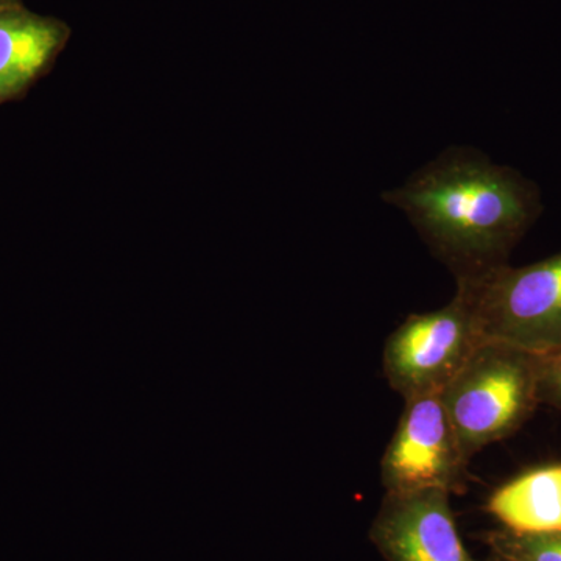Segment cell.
I'll use <instances>...</instances> for the list:
<instances>
[{
    "mask_svg": "<svg viewBox=\"0 0 561 561\" xmlns=\"http://www.w3.org/2000/svg\"><path fill=\"white\" fill-rule=\"evenodd\" d=\"M482 342L545 357L561 351V251L512 267L501 264L457 279Z\"/></svg>",
    "mask_w": 561,
    "mask_h": 561,
    "instance_id": "2",
    "label": "cell"
},
{
    "mask_svg": "<svg viewBox=\"0 0 561 561\" xmlns=\"http://www.w3.org/2000/svg\"><path fill=\"white\" fill-rule=\"evenodd\" d=\"M504 529L522 534L561 531V465L535 468L504 483L486 502Z\"/></svg>",
    "mask_w": 561,
    "mask_h": 561,
    "instance_id": "8",
    "label": "cell"
},
{
    "mask_svg": "<svg viewBox=\"0 0 561 561\" xmlns=\"http://www.w3.org/2000/svg\"><path fill=\"white\" fill-rule=\"evenodd\" d=\"M440 397L471 459L485 446L515 434L540 405L538 357L482 342Z\"/></svg>",
    "mask_w": 561,
    "mask_h": 561,
    "instance_id": "3",
    "label": "cell"
},
{
    "mask_svg": "<svg viewBox=\"0 0 561 561\" xmlns=\"http://www.w3.org/2000/svg\"><path fill=\"white\" fill-rule=\"evenodd\" d=\"M485 561H507L504 559H501V557L494 556V553H491L490 559Z\"/></svg>",
    "mask_w": 561,
    "mask_h": 561,
    "instance_id": "12",
    "label": "cell"
},
{
    "mask_svg": "<svg viewBox=\"0 0 561 561\" xmlns=\"http://www.w3.org/2000/svg\"><path fill=\"white\" fill-rule=\"evenodd\" d=\"M538 394L540 404L561 409V351L538 357Z\"/></svg>",
    "mask_w": 561,
    "mask_h": 561,
    "instance_id": "10",
    "label": "cell"
},
{
    "mask_svg": "<svg viewBox=\"0 0 561 561\" xmlns=\"http://www.w3.org/2000/svg\"><path fill=\"white\" fill-rule=\"evenodd\" d=\"M476 321L459 295L437 311L412 313L383 346V373L405 400L442 393L481 345Z\"/></svg>",
    "mask_w": 561,
    "mask_h": 561,
    "instance_id": "4",
    "label": "cell"
},
{
    "mask_svg": "<svg viewBox=\"0 0 561 561\" xmlns=\"http://www.w3.org/2000/svg\"><path fill=\"white\" fill-rule=\"evenodd\" d=\"M382 201L402 210L456 279L507 264L541 214L537 184L470 147H451Z\"/></svg>",
    "mask_w": 561,
    "mask_h": 561,
    "instance_id": "1",
    "label": "cell"
},
{
    "mask_svg": "<svg viewBox=\"0 0 561 561\" xmlns=\"http://www.w3.org/2000/svg\"><path fill=\"white\" fill-rule=\"evenodd\" d=\"M470 457L459 437L440 393L404 401L397 431L381 460L386 493L442 490L460 494L467 486Z\"/></svg>",
    "mask_w": 561,
    "mask_h": 561,
    "instance_id": "5",
    "label": "cell"
},
{
    "mask_svg": "<svg viewBox=\"0 0 561 561\" xmlns=\"http://www.w3.org/2000/svg\"><path fill=\"white\" fill-rule=\"evenodd\" d=\"M491 553L507 561H561V531L522 534L508 529L485 535Z\"/></svg>",
    "mask_w": 561,
    "mask_h": 561,
    "instance_id": "9",
    "label": "cell"
},
{
    "mask_svg": "<svg viewBox=\"0 0 561 561\" xmlns=\"http://www.w3.org/2000/svg\"><path fill=\"white\" fill-rule=\"evenodd\" d=\"M72 31L65 21L0 5V105L20 101L54 68Z\"/></svg>",
    "mask_w": 561,
    "mask_h": 561,
    "instance_id": "7",
    "label": "cell"
},
{
    "mask_svg": "<svg viewBox=\"0 0 561 561\" xmlns=\"http://www.w3.org/2000/svg\"><path fill=\"white\" fill-rule=\"evenodd\" d=\"M22 0H0V5H10V3H21Z\"/></svg>",
    "mask_w": 561,
    "mask_h": 561,
    "instance_id": "11",
    "label": "cell"
},
{
    "mask_svg": "<svg viewBox=\"0 0 561 561\" xmlns=\"http://www.w3.org/2000/svg\"><path fill=\"white\" fill-rule=\"evenodd\" d=\"M449 500L442 490L386 493L373 545L387 561H478L461 541Z\"/></svg>",
    "mask_w": 561,
    "mask_h": 561,
    "instance_id": "6",
    "label": "cell"
}]
</instances>
